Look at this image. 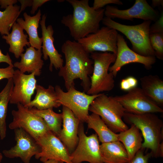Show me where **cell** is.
Instances as JSON below:
<instances>
[{"mask_svg":"<svg viewBox=\"0 0 163 163\" xmlns=\"http://www.w3.org/2000/svg\"><path fill=\"white\" fill-rule=\"evenodd\" d=\"M42 55L41 49L37 50L30 46L25 53L21 54L20 61L14 63V67L23 73L35 72V76H39L44 64L41 59Z\"/></svg>","mask_w":163,"mask_h":163,"instance_id":"cell-19","label":"cell"},{"mask_svg":"<svg viewBox=\"0 0 163 163\" xmlns=\"http://www.w3.org/2000/svg\"><path fill=\"white\" fill-rule=\"evenodd\" d=\"M117 53L113 64L110 66L109 72L115 77L122 67L132 63H137L143 65L147 70L150 69L155 62V56H145L136 53L129 47L123 36L118 34L117 36Z\"/></svg>","mask_w":163,"mask_h":163,"instance_id":"cell-14","label":"cell"},{"mask_svg":"<svg viewBox=\"0 0 163 163\" xmlns=\"http://www.w3.org/2000/svg\"><path fill=\"white\" fill-rule=\"evenodd\" d=\"M18 1L20 3L21 5L18 13V16L21 12L24 11L27 7L31 6L33 2L32 0H18Z\"/></svg>","mask_w":163,"mask_h":163,"instance_id":"cell-37","label":"cell"},{"mask_svg":"<svg viewBox=\"0 0 163 163\" xmlns=\"http://www.w3.org/2000/svg\"><path fill=\"white\" fill-rule=\"evenodd\" d=\"M46 14H43L40 22L42 34L41 50L43 59L46 60L48 57L50 59L49 69L52 72L53 66L56 69L62 67L63 66L64 60L62 55L59 53L54 46L53 37L54 31L52 26L50 25L47 27L46 26Z\"/></svg>","mask_w":163,"mask_h":163,"instance_id":"cell-17","label":"cell"},{"mask_svg":"<svg viewBox=\"0 0 163 163\" xmlns=\"http://www.w3.org/2000/svg\"><path fill=\"white\" fill-rule=\"evenodd\" d=\"M144 150L145 149L141 148L127 163H149L148 161L152 157L151 155L150 152L145 154Z\"/></svg>","mask_w":163,"mask_h":163,"instance_id":"cell-32","label":"cell"},{"mask_svg":"<svg viewBox=\"0 0 163 163\" xmlns=\"http://www.w3.org/2000/svg\"><path fill=\"white\" fill-rule=\"evenodd\" d=\"M15 145L2 153L6 157L10 158H19L24 163H30L32 157L39 153L41 148L36 141L23 129H14Z\"/></svg>","mask_w":163,"mask_h":163,"instance_id":"cell-15","label":"cell"},{"mask_svg":"<svg viewBox=\"0 0 163 163\" xmlns=\"http://www.w3.org/2000/svg\"><path fill=\"white\" fill-rule=\"evenodd\" d=\"M62 127L58 138L70 154L75 149L79 140L78 131L80 120L72 111L62 106Z\"/></svg>","mask_w":163,"mask_h":163,"instance_id":"cell-18","label":"cell"},{"mask_svg":"<svg viewBox=\"0 0 163 163\" xmlns=\"http://www.w3.org/2000/svg\"><path fill=\"white\" fill-rule=\"evenodd\" d=\"M18 1L17 0H0L1 8L5 9L9 6L14 5Z\"/></svg>","mask_w":163,"mask_h":163,"instance_id":"cell-39","label":"cell"},{"mask_svg":"<svg viewBox=\"0 0 163 163\" xmlns=\"http://www.w3.org/2000/svg\"><path fill=\"white\" fill-rule=\"evenodd\" d=\"M118 34L115 30L104 26L95 33L89 34L77 41L89 54L100 51L117 54Z\"/></svg>","mask_w":163,"mask_h":163,"instance_id":"cell-11","label":"cell"},{"mask_svg":"<svg viewBox=\"0 0 163 163\" xmlns=\"http://www.w3.org/2000/svg\"><path fill=\"white\" fill-rule=\"evenodd\" d=\"M36 94L34 98L31 101L27 107L30 109L34 107L39 110L58 108L61 105L58 102V98L55 88L50 85L48 88L36 85Z\"/></svg>","mask_w":163,"mask_h":163,"instance_id":"cell-20","label":"cell"},{"mask_svg":"<svg viewBox=\"0 0 163 163\" xmlns=\"http://www.w3.org/2000/svg\"><path fill=\"white\" fill-rule=\"evenodd\" d=\"M14 83L12 78L8 79L5 87L0 92V138L3 139L6 135V119L8 106L10 101Z\"/></svg>","mask_w":163,"mask_h":163,"instance_id":"cell-27","label":"cell"},{"mask_svg":"<svg viewBox=\"0 0 163 163\" xmlns=\"http://www.w3.org/2000/svg\"><path fill=\"white\" fill-rule=\"evenodd\" d=\"M61 51L64 55L65 64L59 69V75L63 78L67 91L75 87V80L79 79L83 91L90 88L89 76L92 74L94 62L82 46L75 40H67L62 44Z\"/></svg>","mask_w":163,"mask_h":163,"instance_id":"cell-1","label":"cell"},{"mask_svg":"<svg viewBox=\"0 0 163 163\" xmlns=\"http://www.w3.org/2000/svg\"><path fill=\"white\" fill-rule=\"evenodd\" d=\"M41 148L40 152L35 158L43 163L50 159L66 163H73L70 154L59 139L49 131L36 140Z\"/></svg>","mask_w":163,"mask_h":163,"instance_id":"cell-12","label":"cell"},{"mask_svg":"<svg viewBox=\"0 0 163 163\" xmlns=\"http://www.w3.org/2000/svg\"><path fill=\"white\" fill-rule=\"evenodd\" d=\"M100 149L104 163H127L129 161L124 146L119 141L102 143Z\"/></svg>","mask_w":163,"mask_h":163,"instance_id":"cell-22","label":"cell"},{"mask_svg":"<svg viewBox=\"0 0 163 163\" xmlns=\"http://www.w3.org/2000/svg\"><path fill=\"white\" fill-rule=\"evenodd\" d=\"M104 15L112 19L115 18L133 21V19H140L144 21L155 22L159 18L158 11L154 9L145 0H136L131 8L120 9L116 6L107 5L105 8Z\"/></svg>","mask_w":163,"mask_h":163,"instance_id":"cell-13","label":"cell"},{"mask_svg":"<svg viewBox=\"0 0 163 163\" xmlns=\"http://www.w3.org/2000/svg\"><path fill=\"white\" fill-rule=\"evenodd\" d=\"M58 163H65V162H59V161H58Z\"/></svg>","mask_w":163,"mask_h":163,"instance_id":"cell-43","label":"cell"},{"mask_svg":"<svg viewBox=\"0 0 163 163\" xmlns=\"http://www.w3.org/2000/svg\"><path fill=\"white\" fill-rule=\"evenodd\" d=\"M142 134L138 128L133 125L127 130L117 134L118 140L124 146L129 161L142 148L143 143Z\"/></svg>","mask_w":163,"mask_h":163,"instance_id":"cell-23","label":"cell"},{"mask_svg":"<svg viewBox=\"0 0 163 163\" xmlns=\"http://www.w3.org/2000/svg\"><path fill=\"white\" fill-rule=\"evenodd\" d=\"M49 1V0H33L30 13L32 14H34L39 7Z\"/></svg>","mask_w":163,"mask_h":163,"instance_id":"cell-36","label":"cell"},{"mask_svg":"<svg viewBox=\"0 0 163 163\" xmlns=\"http://www.w3.org/2000/svg\"><path fill=\"white\" fill-rule=\"evenodd\" d=\"M126 112L135 114L162 113L163 110L148 97L141 88L136 87L126 94L114 97Z\"/></svg>","mask_w":163,"mask_h":163,"instance_id":"cell-10","label":"cell"},{"mask_svg":"<svg viewBox=\"0 0 163 163\" xmlns=\"http://www.w3.org/2000/svg\"><path fill=\"white\" fill-rule=\"evenodd\" d=\"M126 123L133 125L140 131L144 141L142 148L149 149L152 157H163L162 120L154 113L135 114L126 112L123 117Z\"/></svg>","mask_w":163,"mask_h":163,"instance_id":"cell-3","label":"cell"},{"mask_svg":"<svg viewBox=\"0 0 163 163\" xmlns=\"http://www.w3.org/2000/svg\"><path fill=\"white\" fill-rule=\"evenodd\" d=\"M58 161L53 159L49 160L43 163H58Z\"/></svg>","mask_w":163,"mask_h":163,"instance_id":"cell-41","label":"cell"},{"mask_svg":"<svg viewBox=\"0 0 163 163\" xmlns=\"http://www.w3.org/2000/svg\"><path fill=\"white\" fill-rule=\"evenodd\" d=\"M110 4H114L119 5L123 4L119 0H94L92 7L95 10L102 8L106 5Z\"/></svg>","mask_w":163,"mask_h":163,"instance_id":"cell-34","label":"cell"},{"mask_svg":"<svg viewBox=\"0 0 163 163\" xmlns=\"http://www.w3.org/2000/svg\"><path fill=\"white\" fill-rule=\"evenodd\" d=\"M73 8L72 14L63 16L61 23L69 29L75 40L94 33L100 29L104 8L95 10L90 6L88 0H67Z\"/></svg>","mask_w":163,"mask_h":163,"instance_id":"cell-2","label":"cell"},{"mask_svg":"<svg viewBox=\"0 0 163 163\" xmlns=\"http://www.w3.org/2000/svg\"><path fill=\"white\" fill-rule=\"evenodd\" d=\"M20 6L16 5L8 7L0 11V34L3 36L9 33V31L18 17Z\"/></svg>","mask_w":163,"mask_h":163,"instance_id":"cell-29","label":"cell"},{"mask_svg":"<svg viewBox=\"0 0 163 163\" xmlns=\"http://www.w3.org/2000/svg\"><path fill=\"white\" fill-rule=\"evenodd\" d=\"M55 89L58 102L69 109L80 121L86 122L89 107L93 100L101 94L91 95L77 90L72 87L64 92L60 86L56 85Z\"/></svg>","mask_w":163,"mask_h":163,"instance_id":"cell-7","label":"cell"},{"mask_svg":"<svg viewBox=\"0 0 163 163\" xmlns=\"http://www.w3.org/2000/svg\"><path fill=\"white\" fill-rule=\"evenodd\" d=\"M41 16V11L40 9L34 16H31L26 12H24V20L22 18H18L16 20L17 23L27 34L30 46L37 50L41 49L42 48V38L39 37L38 33Z\"/></svg>","mask_w":163,"mask_h":163,"instance_id":"cell-21","label":"cell"},{"mask_svg":"<svg viewBox=\"0 0 163 163\" xmlns=\"http://www.w3.org/2000/svg\"><path fill=\"white\" fill-rule=\"evenodd\" d=\"M152 6L153 8L157 7H159L163 6V0H152Z\"/></svg>","mask_w":163,"mask_h":163,"instance_id":"cell-40","label":"cell"},{"mask_svg":"<svg viewBox=\"0 0 163 163\" xmlns=\"http://www.w3.org/2000/svg\"><path fill=\"white\" fill-rule=\"evenodd\" d=\"M30 109L34 113L41 117L46 124L50 130L58 137L62 128V113L55 112L53 108L39 110L33 107Z\"/></svg>","mask_w":163,"mask_h":163,"instance_id":"cell-28","label":"cell"},{"mask_svg":"<svg viewBox=\"0 0 163 163\" xmlns=\"http://www.w3.org/2000/svg\"><path fill=\"white\" fill-rule=\"evenodd\" d=\"M102 21L105 26L118 31L126 36L132 44V50L136 53L145 56H155L149 39L151 21H144L136 25H126L105 17Z\"/></svg>","mask_w":163,"mask_h":163,"instance_id":"cell-4","label":"cell"},{"mask_svg":"<svg viewBox=\"0 0 163 163\" xmlns=\"http://www.w3.org/2000/svg\"><path fill=\"white\" fill-rule=\"evenodd\" d=\"M83 122H81L78 131V142L74 151L70 154L73 163H104L101 158L100 145L97 134L87 136Z\"/></svg>","mask_w":163,"mask_h":163,"instance_id":"cell-9","label":"cell"},{"mask_svg":"<svg viewBox=\"0 0 163 163\" xmlns=\"http://www.w3.org/2000/svg\"><path fill=\"white\" fill-rule=\"evenodd\" d=\"M86 123L88 128L95 131L102 143L118 141L117 134L112 131L98 115L93 113L89 115Z\"/></svg>","mask_w":163,"mask_h":163,"instance_id":"cell-26","label":"cell"},{"mask_svg":"<svg viewBox=\"0 0 163 163\" xmlns=\"http://www.w3.org/2000/svg\"><path fill=\"white\" fill-rule=\"evenodd\" d=\"M144 93L159 107L163 105V81L158 75H150L140 79Z\"/></svg>","mask_w":163,"mask_h":163,"instance_id":"cell-25","label":"cell"},{"mask_svg":"<svg viewBox=\"0 0 163 163\" xmlns=\"http://www.w3.org/2000/svg\"><path fill=\"white\" fill-rule=\"evenodd\" d=\"M138 84V80L135 77L133 76H129L121 80L120 87L122 90L127 92L137 87Z\"/></svg>","mask_w":163,"mask_h":163,"instance_id":"cell-31","label":"cell"},{"mask_svg":"<svg viewBox=\"0 0 163 163\" xmlns=\"http://www.w3.org/2000/svg\"><path fill=\"white\" fill-rule=\"evenodd\" d=\"M150 26V34L163 33V12L161 11L158 19Z\"/></svg>","mask_w":163,"mask_h":163,"instance_id":"cell-33","label":"cell"},{"mask_svg":"<svg viewBox=\"0 0 163 163\" xmlns=\"http://www.w3.org/2000/svg\"><path fill=\"white\" fill-rule=\"evenodd\" d=\"M35 76V72L26 75L18 69L14 70L12 77L14 86L9 101L10 104L20 103L27 107L37 85Z\"/></svg>","mask_w":163,"mask_h":163,"instance_id":"cell-16","label":"cell"},{"mask_svg":"<svg viewBox=\"0 0 163 163\" xmlns=\"http://www.w3.org/2000/svg\"><path fill=\"white\" fill-rule=\"evenodd\" d=\"M89 111L99 115L115 133H120L129 129L122 120L126 111L114 97L101 93L92 102Z\"/></svg>","mask_w":163,"mask_h":163,"instance_id":"cell-5","label":"cell"},{"mask_svg":"<svg viewBox=\"0 0 163 163\" xmlns=\"http://www.w3.org/2000/svg\"><path fill=\"white\" fill-rule=\"evenodd\" d=\"M12 31L7 35H4L2 38L9 45V51L14 54L16 58H18L24 51V47L30 46L27 40V35L24 34V30L16 22L12 26Z\"/></svg>","mask_w":163,"mask_h":163,"instance_id":"cell-24","label":"cell"},{"mask_svg":"<svg viewBox=\"0 0 163 163\" xmlns=\"http://www.w3.org/2000/svg\"><path fill=\"white\" fill-rule=\"evenodd\" d=\"M17 107V110L12 111L13 120L9 125L10 129L22 128L36 140L50 131L44 120L29 108L20 103Z\"/></svg>","mask_w":163,"mask_h":163,"instance_id":"cell-8","label":"cell"},{"mask_svg":"<svg viewBox=\"0 0 163 163\" xmlns=\"http://www.w3.org/2000/svg\"><path fill=\"white\" fill-rule=\"evenodd\" d=\"M13 65L9 66L5 68H0V80L4 79H8L12 78L14 70Z\"/></svg>","mask_w":163,"mask_h":163,"instance_id":"cell-35","label":"cell"},{"mask_svg":"<svg viewBox=\"0 0 163 163\" xmlns=\"http://www.w3.org/2000/svg\"><path fill=\"white\" fill-rule=\"evenodd\" d=\"M3 158V155L0 152V163H1Z\"/></svg>","mask_w":163,"mask_h":163,"instance_id":"cell-42","label":"cell"},{"mask_svg":"<svg viewBox=\"0 0 163 163\" xmlns=\"http://www.w3.org/2000/svg\"><path fill=\"white\" fill-rule=\"evenodd\" d=\"M150 41L155 56L163 59V33L150 34Z\"/></svg>","mask_w":163,"mask_h":163,"instance_id":"cell-30","label":"cell"},{"mask_svg":"<svg viewBox=\"0 0 163 163\" xmlns=\"http://www.w3.org/2000/svg\"><path fill=\"white\" fill-rule=\"evenodd\" d=\"M90 57L93 61V70L90 76V87L86 94L94 95L111 91L114 87L115 81L109 69L111 64L115 62L116 54L96 52L90 53Z\"/></svg>","mask_w":163,"mask_h":163,"instance_id":"cell-6","label":"cell"},{"mask_svg":"<svg viewBox=\"0 0 163 163\" xmlns=\"http://www.w3.org/2000/svg\"><path fill=\"white\" fill-rule=\"evenodd\" d=\"M5 62L9 65V66H12V61L8 53L6 55L3 54L0 49V63Z\"/></svg>","mask_w":163,"mask_h":163,"instance_id":"cell-38","label":"cell"}]
</instances>
